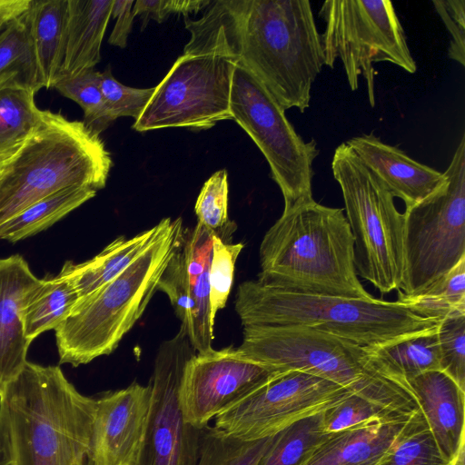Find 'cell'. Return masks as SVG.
<instances>
[{"label":"cell","mask_w":465,"mask_h":465,"mask_svg":"<svg viewBox=\"0 0 465 465\" xmlns=\"http://www.w3.org/2000/svg\"><path fill=\"white\" fill-rule=\"evenodd\" d=\"M184 54H213L252 74L284 109L303 113L324 65L308 0L210 1L200 19L184 16Z\"/></svg>","instance_id":"cell-1"},{"label":"cell","mask_w":465,"mask_h":465,"mask_svg":"<svg viewBox=\"0 0 465 465\" xmlns=\"http://www.w3.org/2000/svg\"><path fill=\"white\" fill-rule=\"evenodd\" d=\"M95 398L80 393L59 366L27 361L0 390V430L12 465H99Z\"/></svg>","instance_id":"cell-2"},{"label":"cell","mask_w":465,"mask_h":465,"mask_svg":"<svg viewBox=\"0 0 465 465\" xmlns=\"http://www.w3.org/2000/svg\"><path fill=\"white\" fill-rule=\"evenodd\" d=\"M353 251L342 209L302 202L284 208L264 234L257 281L296 293L371 299L358 279Z\"/></svg>","instance_id":"cell-3"},{"label":"cell","mask_w":465,"mask_h":465,"mask_svg":"<svg viewBox=\"0 0 465 465\" xmlns=\"http://www.w3.org/2000/svg\"><path fill=\"white\" fill-rule=\"evenodd\" d=\"M112 165L99 134L84 122L41 110L35 129L0 178V230L23 210L58 191L103 189Z\"/></svg>","instance_id":"cell-4"},{"label":"cell","mask_w":465,"mask_h":465,"mask_svg":"<svg viewBox=\"0 0 465 465\" xmlns=\"http://www.w3.org/2000/svg\"><path fill=\"white\" fill-rule=\"evenodd\" d=\"M238 349L283 371L335 382L399 418L420 409L410 386L380 371L364 347L328 332L301 325L248 326Z\"/></svg>","instance_id":"cell-5"},{"label":"cell","mask_w":465,"mask_h":465,"mask_svg":"<svg viewBox=\"0 0 465 465\" xmlns=\"http://www.w3.org/2000/svg\"><path fill=\"white\" fill-rule=\"evenodd\" d=\"M235 311L243 327L301 325L370 347L424 330L440 321L413 312L401 301L302 294L246 281Z\"/></svg>","instance_id":"cell-6"},{"label":"cell","mask_w":465,"mask_h":465,"mask_svg":"<svg viewBox=\"0 0 465 465\" xmlns=\"http://www.w3.org/2000/svg\"><path fill=\"white\" fill-rule=\"evenodd\" d=\"M181 218L123 272L81 297L54 330L60 363L74 367L112 353L142 316L173 253L183 241Z\"/></svg>","instance_id":"cell-7"},{"label":"cell","mask_w":465,"mask_h":465,"mask_svg":"<svg viewBox=\"0 0 465 465\" xmlns=\"http://www.w3.org/2000/svg\"><path fill=\"white\" fill-rule=\"evenodd\" d=\"M331 170L353 237L357 275L382 294L399 291L404 274V221L394 197L346 143L335 149Z\"/></svg>","instance_id":"cell-8"},{"label":"cell","mask_w":465,"mask_h":465,"mask_svg":"<svg viewBox=\"0 0 465 465\" xmlns=\"http://www.w3.org/2000/svg\"><path fill=\"white\" fill-rule=\"evenodd\" d=\"M444 184L405 207L404 274L399 295L416 294L465 258V135L444 172Z\"/></svg>","instance_id":"cell-9"},{"label":"cell","mask_w":465,"mask_h":465,"mask_svg":"<svg viewBox=\"0 0 465 465\" xmlns=\"http://www.w3.org/2000/svg\"><path fill=\"white\" fill-rule=\"evenodd\" d=\"M325 24L321 35L324 65L340 58L351 91L359 76L367 84L370 104H375L373 63L389 62L409 74L417 71L406 35L389 0H328L319 11Z\"/></svg>","instance_id":"cell-10"},{"label":"cell","mask_w":465,"mask_h":465,"mask_svg":"<svg viewBox=\"0 0 465 465\" xmlns=\"http://www.w3.org/2000/svg\"><path fill=\"white\" fill-rule=\"evenodd\" d=\"M230 109L234 120L253 140L267 160L279 186L284 208L312 197L313 162L320 153L315 140L305 142L295 131L263 84L236 63Z\"/></svg>","instance_id":"cell-11"},{"label":"cell","mask_w":465,"mask_h":465,"mask_svg":"<svg viewBox=\"0 0 465 465\" xmlns=\"http://www.w3.org/2000/svg\"><path fill=\"white\" fill-rule=\"evenodd\" d=\"M236 62L213 54H183L155 90L133 128L209 129L232 119L230 94Z\"/></svg>","instance_id":"cell-12"},{"label":"cell","mask_w":465,"mask_h":465,"mask_svg":"<svg viewBox=\"0 0 465 465\" xmlns=\"http://www.w3.org/2000/svg\"><path fill=\"white\" fill-rule=\"evenodd\" d=\"M187 331L163 341L151 380V405L137 465H196L203 428L188 423L179 391L184 370L196 354Z\"/></svg>","instance_id":"cell-13"},{"label":"cell","mask_w":465,"mask_h":465,"mask_svg":"<svg viewBox=\"0 0 465 465\" xmlns=\"http://www.w3.org/2000/svg\"><path fill=\"white\" fill-rule=\"evenodd\" d=\"M351 394L331 381L287 371L217 415L214 427L243 440H260L322 413Z\"/></svg>","instance_id":"cell-14"},{"label":"cell","mask_w":465,"mask_h":465,"mask_svg":"<svg viewBox=\"0 0 465 465\" xmlns=\"http://www.w3.org/2000/svg\"><path fill=\"white\" fill-rule=\"evenodd\" d=\"M282 372L232 346L196 353L181 382L179 400L183 417L188 423L203 428Z\"/></svg>","instance_id":"cell-15"},{"label":"cell","mask_w":465,"mask_h":465,"mask_svg":"<svg viewBox=\"0 0 465 465\" xmlns=\"http://www.w3.org/2000/svg\"><path fill=\"white\" fill-rule=\"evenodd\" d=\"M151 395L150 383L133 382L95 398L94 442L99 465H137Z\"/></svg>","instance_id":"cell-16"},{"label":"cell","mask_w":465,"mask_h":465,"mask_svg":"<svg viewBox=\"0 0 465 465\" xmlns=\"http://www.w3.org/2000/svg\"><path fill=\"white\" fill-rule=\"evenodd\" d=\"M41 281L23 256L0 258V390L28 361L31 341L24 333L22 309Z\"/></svg>","instance_id":"cell-17"},{"label":"cell","mask_w":465,"mask_h":465,"mask_svg":"<svg viewBox=\"0 0 465 465\" xmlns=\"http://www.w3.org/2000/svg\"><path fill=\"white\" fill-rule=\"evenodd\" d=\"M345 143L392 196L404 202L405 207L424 200L446 182L444 173L415 161L372 133L352 137Z\"/></svg>","instance_id":"cell-18"},{"label":"cell","mask_w":465,"mask_h":465,"mask_svg":"<svg viewBox=\"0 0 465 465\" xmlns=\"http://www.w3.org/2000/svg\"><path fill=\"white\" fill-rule=\"evenodd\" d=\"M432 437L449 461L465 443V391L441 371H430L408 381Z\"/></svg>","instance_id":"cell-19"},{"label":"cell","mask_w":465,"mask_h":465,"mask_svg":"<svg viewBox=\"0 0 465 465\" xmlns=\"http://www.w3.org/2000/svg\"><path fill=\"white\" fill-rule=\"evenodd\" d=\"M113 4L114 0H67L65 40L59 79L94 69L100 62L101 45Z\"/></svg>","instance_id":"cell-20"},{"label":"cell","mask_w":465,"mask_h":465,"mask_svg":"<svg viewBox=\"0 0 465 465\" xmlns=\"http://www.w3.org/2000/svg\"><path fill=\"white\" fill-rule=\"evenodd\" d=\"M409 418L370 421L331 433L306 465H377Z\"/></svg>","instance_id":"cell-21"},{"label":"cell","mask_w":465,"mask_h":465,"mask_svg":"<svg viewBox=\"0 0 465 465\" xmlns=\"http://www.w3.org/2000/svg\"><path fill=\"white\" fill-rule=\"evenodd\" d=\"M213 234L198 223L193 229H184L183 232L189 292L193 303V312L187 333L197 353L211 351L214 337L209 282Z\"/></svg>","instance_id":"cell-22"},{"label":"cell","mask_w":465,"mask_h":465,"mask_svg":"<svg viewBox=\"0 0 465 465\" xmlns=\"http://www.w3.org/2000/svg\"><path fill=\"white\" fill-rule=\"evenodd\" d=\"M170 220L164 218L129 239L120 236L94 258L82 263L66 262L61 271L72 281L80 298L84 297L129 267L163 232Z\"/></svg>","instance_id":"cell-23"},{"label":"cell","mask_w":465,"mask_h":465,"mask_svg":"<svg viewBox=\"0 0 465 465\" xmlns=\"http://www.w3.org/2000/svg\"><path fill=\"white\" fill-rule=\"evenodd\" d=\"M439 323L364 349L380 371L408 384L410 380L424 372L440 371Z\"/></svg>","instance_id":"cell-24"},{"label":"cell","mask_w":465,"mask_h":465,"mask_svg":"<svg viewBox=\"0 0 465 465\" xmlns=\"http://www.w3.org/2000/svg\"><path fill=\"white\" fill-rule=\"evenodd\" d=\"M25 16L40 85L54 88L63 62L67 0L31 1Z\"/></svg>","instance_id":"cell-25"},{"label":"cell","mask_w":465,"mask_h":465,"mask_svg":"<svg viewBox=\"0 0 465 465\" xmlns=\"http://www.w3.org/2000/svg\"><path fill=\"white\" fill-rule=\"evenodd\" d=\"M80 296L66 274L42 279L22 309L25 336L32 342L41 333L55 330L68 316Z\"/></svg>","instance_id":"cell-26"},{"label":"cell","mask_w":465,"mask_h":465,"mask_svg":"<svg viewBox=\"0 0 465 465\" xmlns=\"http://www.w3.org/2000/svg\"><path fill=\"white\" fill-rule=\"evenodd\" d=\"M96 191L73 187L58 191L31 204L0 230V240L16 242L33 236L94 197Z\"/></svg>","instance_id":"cell-27"},{"label":"cell","mask_w":465,"mask_h":465,"mask_svg":"<svg viewBox=\"0 0 465 465\" xmlns=\"http://www.w3.org/2000/svg\"><path fill=\"white\" fill-rule=\"evenodd\" d=\"M36 92L16 82L0 85V159L12 157L38 123Z\"/></svg>","instance_id":"cell-28"},{"label":"cell","mask_w":465,"mask_h":465,"mask_svg":"<svg viewBox=\"0 0 465 465\" xmlns=\"http://www.w3.org/2000/svg\"><path fill=\"white\" fill-rule=\"evenodd\" d=\"M322 413L295 421L274 434L259 465H306L331 435L323 429Z\"/></svg>","instance_id":"cell-29"},{"label":"cell","mask_w":465,"mask_h":465,"mask_svg":"<svg viewBox=\"0 0 465 465\" xmlns=\"http://www.w3.org/2000/svg\"><path fill=\"white\" fill-rule=\"evenodd\" d=\"M420 317L441 321L465 314V258L420 292L399 295Z\"/></svg>","instance_id":"cell-30"},{"label":"cell","mask_w":465,"mask_h":465,"mask_svg":"<svg viewBox=\"0 0 465 465\" xmlns=\"http://www.w3.org/2000/svg\"><path fill=\"white\" fill-rule=\"evenodd\" d=\"M10 82L42 88L25 13L8 22L0 34V85Z\"/></svg>","instance_id":"cell-31"},{"label":"cell","mask_w":465,"mask_h":465,"mask_svg":"<svg viewBox=\"0 0 465 465\" xmlns=\"http://www.w3.org/2000/svg\"><path fill=\"white\" fill-rule=\"evenodd\" d=\"M377 465H451L440 453L419 409Z\"/></svg>","instance_id":"cell-32"},{"label":"cell","mask_w":465,"mask_h":465,"mask_svg":"<svg viewBox=\"0 0 465 465\" xmlns=\"http://www.w3.org/2000/svg\"><path fill=\"white\" fill-rule=\"evenodd\" d=\"M273 437L243 440L206 425L203 429L196 465H259Z\"/></svg>","instance_id":"cell-33"},{"label":"cell","mask_w":465,"mask_h":465,"mask_svg":"<svg viewBox=\"0 0 465 465\" xmlns=\"http://www.w3.org/2000/svg\"><path fill=\"white\" fill-rule=\"evenodd\" d=\"M100 72L94 69L57 81L55 88L62 95L77 103L84 111V124L99 134L105 130L113 118L99 85Z\"/></svg>","instance_id":"cell-34"},{"label":"cell","mask_w":465,"mask_h":465,"mask_svg":"<svg viewBox=\"0 0 465 465\" xmlns=\"http://www.w3.org/2000/svg\"><path fill=\"white\" fill-rule=\"evenodd\" d=\"M228 192L227 172L220 170L204 183L194 206L197 223L226 242L235 231L228 217Z\"/></svg>","instance_id":"cell-35"},{"label":"cell","mask_w":465,"mask_h":465,"mask_svg":"<svg viewBox=\"0 0 465 465\" xmlns=\"http://www.w3.org/2000/svg\"><path fill=\"white\" fill-rule=\"evenodd\" d=\"M243 244L232 243L213 234V251L209 270L211 317L215 321L223 309L232 290L236 260Z\"/></svg>","instance_id":"cell-36"},{"label":"cell","mask_w":465,"mask_h":465,"mask_svg":"<svg viewBox=\"0 0 465 465\" xmlns=\"http://www.w3.org/2000/svg\"><path fill=\"white\" fill-rule=\"evenodd\" d=\"M438 340L440 370L465 391V314L441 320Z\"/></svg>","instance_id":"cell-37"},{"label":"cell","mask_w":465,"mask_h":465,"mask_svg":"<svg viewBox=\"0 0 465 465\" xmlns=\"http://www.w3.org/2000/svg\"><path fill=\"white\" fill-rule=\"evenodd\" d=\"M157 288L168 296L176 315L182 322L181 325L188 331L193 312V303L189 292L183 237L163 272Z\"/></svg>","instance_id":"cell-38"},{"label":"cell","mask_w":465,"mask_h":465,"mask_svg":"<svg viewBox=\"0 0 465 465\" xmlns=\"http://www.w3.org/2000/svg\"><path fill=\"white\" fill-rule=\"evenodd\" d=\"M322 415L323 429L327 433H334L370 421H390L409 418L396 417L385 409L354 394L326 410Z\"/></svg>","instance_id":"cell-39"},{"label":"cell","mask_w":465,"mask_h":465,"mask_svg":"<svg viewBox=\"0 0 465 465\" xmlns=\"http://www.w3.org/2000/svg\"><path fill=\"white\" fill-rule=\"evenodd\" d=\"M99 85L104 100L115 120L118 117L129 116L136 121L155 90L151 88H134L118 82L112 74L108 66L99 74Z\"/></svg>","instance_id":"cell-40"},{"label":"cell","mask_w":465,"mask_h":465,"mask_svg":"<svg viewBox=\"0 0 465 465\" xmlns=\"http://www.w3.org/2000/svg\"><path fill=\"white\" fill-rule=\"evenodd\" d=\"M432 4L450 35L449 57L465 66V0H433Z\"/></svg>","instance_id":"cell-41"},{"label":"cell","mask_w":465,"mask_h":465,"mask_svg":"<svg viewBox=\"0 0 465 465\" xmlns=\"http://www.w3.org/2000/svg\"><path fill=\"white\" fill-rule=\"evenodd\" d=\"M209 4V0H137L133 12L142 20L141 29L143 30L151 19L162 23L171 14H183L186 16L207 7Z\"/></svg>","instance_id":"cell-42"},{"label":"cell","mask_w":465,"mask_h":465,"mask_svg":"<svg viewBox=\"0 0 465 465\" xmlns=\"http://www.w3.org/2000/svg\"><path fill=\"white\" fill-rule=\"evenodd\" d=\"M135 1L114 0L111 16L116 19L108 42L110 45L124 48L135 17L133 6Z\"/></svg>","instance_id":"cell-43"},{"label":"cell","mask_w":465,"mask_h":465,"mask_svg":"<svg viewBox=\"0 0 465 465\" xmlns=\"http://www.w3.org/2000/svg\"><path fill=\"white\" fill-rule=\"evenodd\" d=\"M31 0H0V19L10 22L22 15L29 7Z\"/></svg>","instance_id":"cell-44"},{"label":"cell","mask_w":465,"mask_h":465,"mask_svg":"<svg viewBox=\"0 0 465 465\" xmlns=\"http://www.w3.org/2000/svg\"><path fill=\"white\" fill-rule=\"evenodd\" d=\"M0 465H12L8 447L0 430Z\"/></svg>","instance_id":"cell-45"},{"label":"cell","mask_w":465,"mask_h":465,"mask_svg":"<svg viewBox=\"0 0 465 465\" xmlns=\"http://www.w3.org/2000/svg\"><path fill=\"white\" fill-rule=\"evenodd\" d=\"M6 24L7 23L5 21L0 19V34L4 30V28L5 27Z\"/></svg>","instance_id":"cell-46"}]
</instances>
